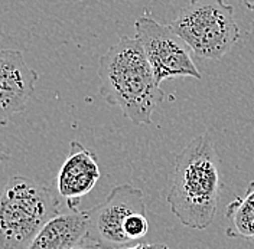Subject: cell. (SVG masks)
Wrapping results in <instances>:
<instances>
[{"mask_svg": "<svg viewBox=\"0 0 254 249\" xmlns=\"http://www.w3.org/2000/svg\"><path fill=\"white\" fill-rule=\"evenodd\" d=\"M120 249H169L165 244H137L133 247H126Z\"/></svg>", "mask_w": 254, "mask_h": 249, "instance_id": "12", "label": "cell"}, {"mask_svg": "<svg viewBox=\"0 0 254 249\" xmlns=\"http://www.w3.org/2000/svg\"><path fill=\"white\" fill-rule=\"evenodd\" d=\"M123 231L130 242H137L149 232V220L146 212L131 213L123 225Z\"/></svg>", "mask_w": 254, "mask_h": 249, "instance_id": "11", "label": "cell"}, {"mask_svg": "<svg viewBox=\"0 0 254 249\" xmlns=\"http://www.w3.org/2000/svg\"><path fill=\"white\" fill-rule=\"evenodd\" d=\"M61 213L57 187L13 176L0 192V249H29L41 229Z\"/></svg>", "mask_w": 254, "mask_h": 249, "instance_id": "3", "label": "cell"}, {"mask_svg": "<svg viewBox=\"0 0 254 249\" xmlns=\"http://www.w3.org/2000/svg\"><path fill=\"white\" fill-rule=\"evenodd\" d=\"M87 210L58 213L41 229L29 249H72L87 241Z\"/></svg>", "mask_w": 254, "mask_h": 249, "instance_id": "9", "label": "cell"}, {"mask_svg": "<svg viewBox=\"0 0 254 249\" xmlns=\"http://www.w3.org/2000/svg\"><path fill=\"white\" fill-rule=\"evenodd\" d=\"M136 212H146L143 192L131 185L113 187L103 203L87 210L88 234L87 242L101 249H120L130 247L123 225Z\"/></svg>", "mask_w": 254, "mask_h": 249, "instance_id": "6", "label": "cell"}, {"mask_svg": "<svg viewBox=\"0 0 254 249\" xmlns=\"http://www.w3.org/2000/svg\"><path fill=\"white\" fill-rule=\"evenodd\" d=\"M101 176L98 158L94 151L78 140L69 143V151L65 157L57 177V192L65 200L69 210H77L82 196L88 195Z\"/></svg>", "mask_w": 254, "mask_h": 249, "instance_id": "8", "label": "cell"}, {"mask_svg": "<svg viewBox=\"0 0 254 249\" xmlns=\"http://www.w3.org/2000/svg\"><path fill=\"white\" fill-rule=\"evenodd\" d=\"M9 158H10V153H9L7 147L0 144V163H6Z\"/></svg>", "mask_w": 254, "mask_h": 249, "instance_id": "13", "label": "cell"}, {"mask_svg": "<svg viewBox=\"0 0 254 249\" xmlns=\"http://www.w3.org/2000/svg\"><path fill=\"white\" fill-rule=\"evenodd\" d=\"M243 4H244L249 10H253L254 12V0H243Z\"/></svg>", "mask_w": 254, "mask_h": 249, "instance_id": "15", "label": "cell"}, {"mask_svg": "<svg viewBox=\"0 0 254 249\" xmlns=\"http://www.w3.org/2000/svg\"><path fill=\"white\" fill-rule=\"evenodd\" d=\"M72 249H101L100 247H97V245H94V244H90V242H82V244H79V245H77V247H74Z\"/></svg>", "mask_w": 254, "mask_h": 249, "instance_id": "14", "label": "cell"}, {"mask_svg": "<svg viewBox=\"0 0 254 249\" xmlns=\"http://www.w3.org/2000/svg\"><path fill=\"white\" fill-rule=\"evenodd\" d=\"M225 235L236 239H254V180L249 183L244 196H238L227 206Z\"/></svg>", "mask_w": 254, "mask_h": 249, "instance_id": "10", "label": "cell"}, {"mask_svg": "<svg viewBox=\"0 0 254 249\" xmlns=\"http://www.w3.org/2000/svg\"><path fill=\"white\" fill-rule=\"evenodd\" d=\"M103 100L119 107L133 124H152L153 112L165 93L136 38L122 36L100 58L98 71Z\"/></svg>", "mask_w": 254, "mask_h": 249, "instance_id": "1", "label": "cell"}, {"mask_svg": "<svg viewBox=\"0 0 254 249\" xmlns=\"http://www.w3.org/2000/svg\"><path fill=\"white\" fill-rule=\"evenodd\" d=\"M171 26L205 61L224 58L241 38L234 6L224 0H190Z\"/></svg>", "mask_w": 254, "mask_h": 249, "instance_id": "4", "label": "cell"}, {"mask_svg": "<svg viewBox=\"0 0 254 249\" xmlns=\"http://www.w3.org/2000/svg\"><path fill=\"white\" fill-rule=\"evenodd\" d=\"M39 75L17 49L0 50V127L26 108Z\"/></svg>", "mask_w": 254, "mask_h": 249, "instance_id": "7", "label": "cell"}, {"mask_svg": "<svg viewBox=\"0 0 254 249\" xmlns=\"http://www.w3.org/2000/svg\"><path fill=\"white\" fill-rule=\"evenodd\" d=\"M134 32V38L140 42L158 84L175 77L202 78L192 61L190 47L171 25L159 23L146 12L136 19Z\"/></svg>", "mask_w": 254, "mask_h": 249, "instance_id": "5", "label": "cell"}, {"mask_svg": "<svg viewBox=\"0 0 254 249\" xmlns=\"http://www.w3.org/2000/svg\"><path fill=\"white\" fill-rule=\"evenodd\" d=\"M221 186V157L209 136L202 134L175 157L166 202L184 226L204 231L215 218Z\"/></svg>", "mask_w": 254, "mask_h": 249, "instance_id": "2", "label": "cell"}]
</instances>
